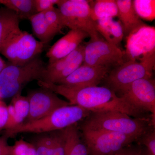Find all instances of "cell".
<instances>
[{
	"mask_svg": "<svg viewBox=\"0 0 155 155\" xmlns=\"http://www.w3.org/2000/svg\"><path fill=\"white\" fill-rule=\"evenodd\" d=\"M42 88L64 97L71 105L79 106L92 112L118 111L134 118L145 117L142 113L107 87H72L61 84L38 81Z\"/></svg>",
	"mask_w": 155,
	"mask_h": 155,
	"instance_id": "cell-1",
	"label": "cell"
},
{
	"mask_svg": "<svg viewBox=\"0 0 155 155\" xmlns=\"http://www.w3.org/2000/svg\"><path fill=\"white\" fill-rule=\"evenodd\" d=\"M155 125L151 118H132L118 111L91 112L84 120L81 129L107 130L139 138Z\"/></svg>",
	"mask_w": 155,
	"mask_h": 155,
	"instance_id": "cell-2",
	"label": "cell"
},
{
	"mask_svg": "<svg viewBox=\"0 0 155 155\" xmlns=\"http://www.w3.org/2000/svg\"><path fill=\"white\" fill-rule=\"evenodd\" d=\"M91 112L75 105H68L57 109L44 118L25 122L6 130L5 134L11 137L21 133H46L65 129L87 118Z\"/></svg>",
	"mask_w": 155,
	"mask_h": 155,
	"instance_id": "cell-3",
	"label": "cell"
},
{
	"mask_svg": "<svg viewBox=\"0 0 155 155\" xmlns=\"http://www.w3.org/2000/svg\"><path fill=\"white\" fill-rule=\"evenodd\" d=\"M46 66L39 57L24 65L9 63L0 72V98L13 97L34 80H41Z\"/></svg>",
	"mask_w": 155,
	"mask_h": 155,
	"instance_id": "cell-4",
	"label": "cell"
},
{
	"mask_svg": "<svg viewBox=\"0 0 155 155\" xmlns=\"http://www.w3.org/2000/svg\"><path fill=\"white\" fill-rule=\"evenodd\" d=\"M155 58L153 52L145 55L140 61L131 59L124 62L109 72L106 78L107 87L119 94L135 81L151 78Z\"/></svg>",
	"mask_w": 155,
	"mask_h": 155,
	"instance_id": "cell-5",
	"label": "cell"
},
{
	"mask_svg": "<svg viewBox=\"0 0 155 155\" xmlns=\"http://www.w3.org/2000/svg\"><path fill=\"white\" fill-rule=\"evenodd\" d=\"M57 5L65 27L84 31L91 38L100 37L93 19L90 1L60 0Z\"/></svg>",
	"mask_w": 155,
	"mask_h": 155,
	"instance_id": "cell-6",
	"label": "cell"
},
{
	"mask_svg": "<svg viewBox=\"0 0 155 155\" xmlns=\"http://www.w3.org/2000/svg\"><path fill=\"white\" fill-rule=\"evenodd\" d=\"M45 47L31 34L20 29L0 48V53L11 64L21 66L38 57Z\"/></svg>",
	"mask_w": 155,
	"mask_h": 155,
	"instance_id": "cell-7",
	"label": "cell"
},
{
	"mask_svg": "<svg viewBox=\"0 0 155 155\" xmlns=\"http://www.w3.org/2000/svg\"><path fill=\"white\" fill-rule=\"evenodd\" d=\"M89 155H110L121 151L139 138L107 130L81 129Z\"/></svg>",
	"mask_w": 155,
	"mask_h": 155,
	"instance_id": "cell-8",
	"label": "cell"
},
{
	"mask_svg": "<svg viewBox=\"0 0 155 155\" xmlns=\"http://www.w3.org/2000/svg\"><path fill=\"white\" fill-rule=\"evenodd\" d=\"M137 110L150 113L152 121L155 122V82L152 78L135 81L119 93Z\"/></svg>",
	"mask_w": 155,
	"mask_h": 155,
	"instance_id": "cell-9",
	"label": "cell"
},
{
	"mask_svg": "<svg viewBox=\"0 0 155 155\" xmlns=\"http://www.w3.org/2000/svg\"><path fill=\"white\" fill-rule=\"evenodd\" d=\"M123 51L101 37L91 38L84 45L83 64L94 67L110 68L124 63Z\"/></svg>",
	"mask_w": 155,
	"mask_h": 155,
	"instance_id": "cell-10",
	"label": "cell"
},
{
	"mask_svg": "<svg viewBox=\"0 0 155 155\" xmlns=\"http://www.w3.org/2000/svg\"><path fill=\"white\" fill-rule=\"evenodd\" d=\"M27 97L29 101V111L26 122L38 120L59 108L70 105L47 89L42 88L31 91Z\"/></svg>",
	"mask_w": 155,
	"mask_h": 155,
	"instance_id": "cell-11",
	"label": "cell"
},
{
	"mask_svg": "<svg viewBox=\"0 0 155 155\" xmlns=\"http://www.w3.org/2000/svg\"><path fill=\"white\" fill-rule=\"evenodd\" d=\"M84 45L81 44L69 55L46 66L41 81L58 84L83 64Z\"/></svg>",
	"mask_w": 155,
	"mask_h": 155,
	"instance_id": "cell-12",
	"label": "cell"
},
{
	"mask_svg": "<svg viewBox=\"0 0 155 155\" xmlns=\"http://www.w3.org/2000/svg\"><path fill=\"white\" fill-rule=\"evenodd\" d=\"M110 70L107 67L83 64L71 75L56 84L72 87L98 86L110 72Z\"/></svg>",
	"mask_w": 155,
	"mask_h": 155,
	"instance_id": "cell-13",
	"label": "cell"
},
{
	"mask_svg": "<svg viewBox=\"0 0 155 155\" xmlns=\"http://www.w3.org/2000/svg\"><path fill=\"white\" fill-rule=\"evenodd\" d=\"M67 136L66 128L51 132L36 134L30 143L37 155H66Z\"/></svg>",
	"mask_w": 155,
	"mask_h": 155,
	"instance_id": "cell-14",
	"label": "cell"
},
{
	"mask_svg": "<svg viewBox=\"0 0 155 155\" xmlns=\"http://www.w3.org/2000/svg\"><path fill=\"white\" fill-rule=\"evenodd\" d=\"M88 37V35L84 31L70 29L67 34L55 43L47 53L49 64L71 54Z\"/></svg>",
	"mask_w": 155,
	"mask_h": 155,
	"instance_id": "cell-15",
	"label": "cell"
},
{
	"mask_svg": "<svg viewBox=\"0 0 155 155\" xmlns=\"http://www.w3.org/2000/svg\"><path fill=\"white\" fill-rule=\"evenodd\" d=\"M118 17L122 24L124 35L128 36L146 26L134 10L133 1L116 0Z\"/></svg>",
	"mask_w": 155,
	"mask_h": 155,
	"instance_id": "cell-16",
	"label": "cell"
},
{
	"mask_svg": "<svg viewBox=\"0 0 155 155\" xmlns=\"http://www.w3.org/2000/svg\"><path fill=\"white\" fill-rule=\"evenodd\" d=\"M96 28L105 40L119 47L124 36L123 28L120 21H116L112 18L99 19L96 22Z\"/></svg>",
	"mask_w": 155,
	"mask_h": 155,
	"instance_id": "cell-17",
	"label": "cell"
},
{
	"mask_svg": "<svg viewBox=\"0 0 155 155\" xmlns=\"http://www.w3.org/2000/svg\"><path fill=\"white\" fill-rule=\"evenodd\" d=\"M19 17L13 11L0 8V48L13 34L20 30Z\"/></svg>",
	"mask_w": 155,
	"mask_h": 155,
	"instance_id": "cell-18",
	"label": "cell"
},
{
	"mask_svg": "<svg viewBox=\"0 0 155 155\" xmlns=\"http://www.w3.org/2000/svg\"><path fill=\"white\" fill-rule=\"evenodd\" d=\"M28 19L30 21L35 35L39 41L45 45L57 35L46 20L44 12L36 13Z\"/></svg>",
	"mask_w": 155,
	"mask_h": 155,
	"instance_id": "cell-19",
	"label": "cell"
},
{
	"mask_svg": "<svg viewBox=\"0 0 155 155\" xmlns=\"http://www.w3.org/2000/svg\"><path fill=\"white\" fill-rule=\"evenodd\" d=\"M67 142L66 155H89L86 143L81 137L77 124L66 128Z\"/></svg>",
	"mask_w": 155,
	"mask_h": 155,
	"instance_id": "cell-20",
	"label": "cell"
},
{
	"mask_svg": "<svg viewBox=\"0 0 155 155\" xmlns=\"http://www.w3.org/2000/svg\"><path fill=\"white\" fill-rule=\"evenodd\" d=\"M0 4L14 12L20 19H28L37 13L34 0H0Z\"/></svg>",
	"mask_w": 155,
	"mask_h": 155,
	"instance_id": "cell-21",
	"label": "cell"
},
{
	"mask_svg": "<svg viewBox=\"0 0 155 155\" xmlns=\"http://www.w3.org/2000/svg\"><path fill=\"white\" fill-rule=\"evenodd\" d=\"M91 8L93 19L95 22L104 18L118 17L116 0H97L94 1Z\"/></svg>",
	"mask_w": 155,
	"mask_h": 155,
	"instance_id": "cell-22",
	"label": "cell"
},
{
	"mask_svg": "<svg viewBox=\"0 0 155 155\" xmlns=\"http://www.w3.org/2000/svg\"><path fill=\"white\" fill-rule=\"evenodd\" d=\"M134 7L140 19L152 21L155 17L154 0H134Z\"/></svg>",
	"mask_w": 155,
	"mask_h": 155,
	"instance_id": "cell-23",
	"label": "cell"
},
{
	"mask_svg": "<svg viewBox=\"0 0 155 155\" xmlns=\"http://www.w3.org/2000/svg\"><path fill=\"white\" fill-rule=\"evenodd\" d=\"M11 104L14 107L16 114L22 119L28 117L29 111V103L27 97L23 96L21 93L12 97Z\"/></svg>",
	"mask_w": 155,
	"mask_h": 155,
	"instance_id": "cell-24",
	"label": "cell"
},
{
	"mask_svg": "<svg viewBox=\"0 0 155 155\" xmlns=\"http://www.w3.org/2000/svg\"><path fill=\"white\" fill-rule=\"evenodd\" d=\"M46 20L57 34L61 33L65 27L61 14L58 8L54 7L48 11L44 12Z\"/></svg>",
	"mask_w": 155,
	"mask_h": 155,
	"instance_id": "cell-25",
	"label": "cell"
},
{
	"mask_svg": "<svg viewBox=\"0 0 155 155\" xmlns=\"http://www.w3.org/2000/svg\"><path fill=\"white\" fill-rule=\"evenodd\" d=\"M147 148V155H155V130L150 129L138 140Z\"/></svg>",
	"mask_w": 155,
	"mask_h": 155,
	"instance_id": "cell-26",
	"label": "cell"
},
{
	"mask_svg": "<svg viewBox=\"0 0 155 155\" xmlns=\"http://www.w3.org/2000/svg\"><path fill=\"white\" fill-rule=\"evenodd\" d=\"M8 122L5 128L6 130L12 129L21 125L23 123V121L24 120L17 115L14 107L11 104L8 106Z\"/></svg>",
	"mask_w": 155,
	"mask_h": 155,
	"instance_id": "cell-27",
	"label": "cell"
},
{
	"mask_svg": "<svg viewBox=\"0 0 155 155\" xmlns=\"http://www.w3.org/2000/svg\"><path fill=\"white\" fill-rule=\"evenodd\" d=\"M60 0H34L35 6L37 13L48 11L57 5Z\"/></svg>",
	"mask_w": 155,
	"mask_h": 155,
	"instance_id": "cell-28",
	"label": "cell"
},
{
	"mask_svg": "<svg viewBox=\"0 0 155 155\" xmlns=\"http://www.w3.org/2000/svg\"><path fill=\"white\" fill-rule=\"evenodd\" d=\"M29 142L19 140L13 146L12 155H28Z\"/></svg>",
	"mask_w": 155,
	"mask_h": 155,
	"instance_id": "cell-29",
	"label": "cell"
},
{
	"mask_svg": "<svg viewBox=\"0 0 155 155\" xmlns=\"http://www.w3.org/2000/svg\"><path fill=\"white\" fill-rule=\"evenodd\" d=\"M9 137L5 135L0 137V155H12L13 146L8 143Z\"/></svg>",
	"mask_w": 155,
	"mask_h": 155,
	"instance_id": "cell-30",
	"label": "cell"
},
{
	"mask_svg": "<svg viewBox=\"0 0 155 155\" xmlns=\"http://www.w3.org/2000/svg\"><path fill=\"white\" fill-rule=\"evenodd\" d=\"M8 106L3 102H0V130L5 128L8 121Z\"/></svg>",
	"mask_w": 155,
	"mask_h": 155,
	"instance_id": "cell-31",
	"label": "cell"
},
{
	"mask_svg": "<svg viewBox=\"0 0 155 155\" xmlns=\"http://www.w3.org/2000/svg\"><path fill=\"white\" fill-rule=\"evenodd\" d=\"M120 153V155H133V147H129L128 146L122 149Z\"/></svg>",
	"mask_w": 155,
	"mask_h": 155,
	"instance_id": "cell-32",
	"label": "cell"
},
{
	"mask_svg": "<svg viewBox=\"0 0 155 155\" xmlns=\"http://www.w3.org/2000/svg\"><path fill=\"white\" fill-rule=\"evenodd\" d=\"M133 155H146L145 154L142 148L140 147H133Z\"/></svg>",
	"mask_w": 155,
	"mask_h": 155,
	"instance_id": "cell-33",
	"label": "cell"
},
{
	"mask_svg": "<svg viewBox=\"0 0 155 155\" xmlns=\"http://www.w3.org/2000/svg\"><path fill=\"white\" fill-rule=\"evenodd\" d=\"M28 155H37L35 147L30 143H29L28 146Z\"/></svg>",
	"mask_w": 155,
	"mask_h": 155,
	"instance_id": "cell-34",
	"label": "cell"
},
{
	"mask_svg": "<svg viewBox=\"0 0 155 155\" xmlns=\"http://www.w3.org/2000/svg\"><path fill=\"white\" fill-rule=\"evenodd\" d=\"M7 64L0 57V72H2L3 69L5 67Z\"/></svg>",
	"mask_w": 155,
	"mask_h": 155,
	"instance_id": "cell-35",
	"label": "cell"
},
{
	"mask_svg": "<svg viewBox=\"0 0 155 155\" xmlns=\"http://www.w3.org/2000/svg\"><path fill=\"white\" fill-rule=\"evenodd\" d=\"M120 152H119V153H117L115 154L110 155H120Z\"/></svg>",
	"mask_w": 155,
	"mask_h": 155,
	"instance_id": "cell-36",
	"label": "cell"
},
{
	"mask_svg": "<svg viewBox=\"0 0 155 155\" xmlns=\"http://www.w3.org/2000/svg\"><path fill=\"white\" fill-rule=\"evenodd\" d=\"M1 98H0V102H1Z\"/></svg>",
	"mask_w": 155,
	"mask_h": 155,
	"instance_id": "cell-37",
	"label": "cell"
}]
</instances>
